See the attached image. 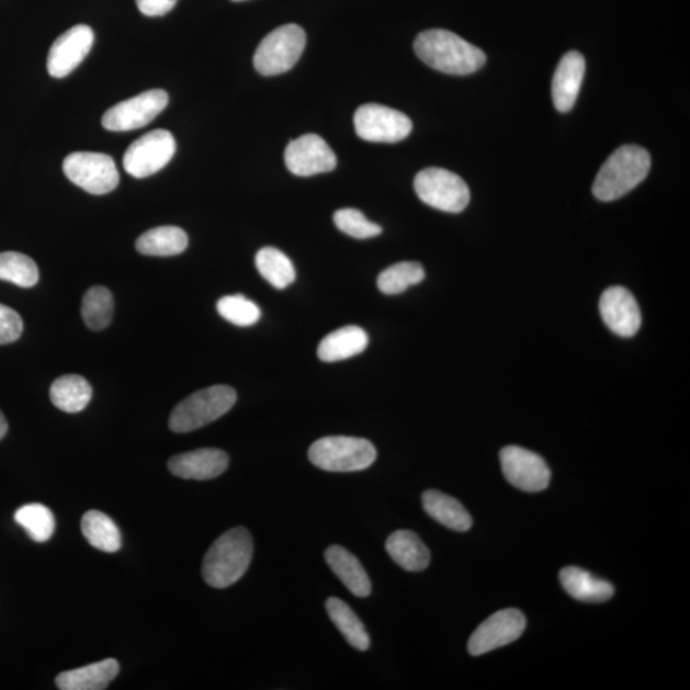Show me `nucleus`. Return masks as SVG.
I'll return each instance as SVG.
<instances>
[{"label": "nucleus", "mask_w": 690, "mask_h": 690, "mask_svg": "<svg viewBox=\"0 0 690 690\" xmlns=\"http://www.w3.org/2000/svg\"><path fill=\"white\" fill-rule=\"evenodd\" d=\"M417 57L437 71L465 76L475 73L486 64V54L448 30H428L415 42Z\"/></svg>", "instance_id": "nucleus-1"}, {"label": "nucleus", "mask_w": 690, "mask_h": 690, "mask_svg": "<svg viewBox=\"0 0 690 690\" xmlns=\"http://www.w3.org/2000/svg\"><path fill=\"white\" fill-rule=\"evenodd\" d=\"M253 556L251 533L236 527L214 542L204 557L203 577L213 588H227L237 584L250 568Z\"/></svg>", "instance_id": "nucleus-2"}, {"label": "nucleus", "mask_w": 690, "mask_h": 690, "mask_svg": "<svg viewBox=\"0 0 690 690\" xmlns=\"http://www.w3.org/2000/svg\"><path fill=\"white\" fill-rule=\"evenodd\" d=\"M651 155L641 146L626 145L610 155L597 174L592 192L601 201H614L626 195L646 180Z\"/></svg>", "instance_id": "nucleus-3"}, {"label": "nucleus", "mask_w": 690, "mask_h": 690, "mask_svg": "<svg viewBox=\"0 0 690 690\" xmlns=\"http://www.w3.org/2000/svg\"><path fill=\"white\" fill-rule=\"evenodd\" d=\"M237 393L228 385H214L193 393L169 417L170 430L185 433L219 420L236 405Z\"/></svg>", "instance_id": "nucleus-4"}, {"label": "nucleus", "mask_w": 690, "mask_h": 690, "mask_svg": "<svg viewBox=\"0 0 690 690\" xmlns=\"http://www.w3.org/2000/svg\"><path fill=\"white\" fill-rule=\"evenodd\" d=\"M377 456L371 441L353 437H327L309 448L308 460L327 472H360L371 467Z\"/></svg>", "instance_id": "nucleus-5"}, {"label": "nucleus", "mask_w": 690, "mask_h": 690, "mask_svg": "<svg viewBox=\"0 0 690 690\" xmlns=\"http://www.w3.org/2000/svg\"><path fill=\"white\" fill-rule=\"evenodd\" d=\"M306 46L305 30L294 23L271 31L256 49L253 65L262 76L289 72L297 65Z\"/></svg>", "instance_id": "nucleus-6"}, {"label": "nucleus", "mask_w": 690, "mask_h": 690, "mask_svg": "<svg viewBox=\"0 0 690 690\" xmlns=\"http://www.w3.org/2000/svg\"><path fill=\"white\" fill-rule=\"evenodd\" d=\"M415 191L422 203L444 213H462L471 200L467 183L443 168L421 170L415 178Z\"/></svg>", "instance_id": "nucleus-7"}, {"label": "nucleus", "mask_w": 690, "mask_h": 690, "mask_svg": "<svg viewBox=\"0 0 690 690\" xmlns=\"http://www.w3.org/2000/svg\"><path fill=\"white\" fill-rule=\"evenodd\" d=\"M64 172L69 181L91 195H106L120 184V172L110 155L100 152H73L64 161Z\"/></svg>", "instance_id": "nucleus-8"}, {"label": "nucleus", "mask_w": 690, "mask_h": 690, "mask_svg": "<svg viewBox=\"0 0 690 690\" xmlns=\"http://www.w3.org/2000/svg\"><path fill=\"white\" fill-rule=\"evenodd\" d=\"M176 139L167 129H155L132 144L123 158L126 172L138 180L158 173L174 157Z\"/></svg>", "instance_id": "nucleus-9"}, {"label": "nucleus", "mask_w": 690, "mask_h": 690, "mask_svg": "<svg viewBox=\"0 0 690 690\" xmlns=\"http://www.w3.org/2000/svg\"><path fill=\"white\" fill-rule=\"evenodd\" d=\"M354 128L364 142L395 144L412 132V121L405 113L380 104H364L354 114Z\"/></svg>", "instance_id": "nucleus-10"}, {"label": "nucleus", "mask_w": 690, "mask_h": 690, "mask_svg": "<svg viewBox=\"0 0 690 690\" xmlns=\"http://www.w3.org/2000/svg\"><path fill=\"white\" fill-rule=\"evenodd\" d=\"M168 92L154 89L135 98L124 100L106 111L102 124L108 131L126 132L143 128L166 110Z\"/></svg>", "instance_id": "nucleus-11"}, {"label": "nucleus", "mask_w": 690, "mask_h": 690, "mask_svg": "<svg viewBox=\"0 0 690 690\" xmlns=\"http://www.w3.org/2000/svg\"><path fill=\"white\" fill-rule=\"evenodd\" d=\"M504 476L510 485L527 493L544 491L552 479V472L542 456L516 445L500 452Z\"/></svg>", "instance_id": "nucleus-12"}, {"label": "nucleus", "mask_w": 690, "mask_h": 690, "mask_svg": "<svg viewBox=\"0 0 690 690\" xmlns=\"http://www.w3.org/2000/svg\"><path fill=\"white\" fill-rule=\"evenodd\" d=\"M527 620L522 611L506 609L495 612L486 619L468 641L472 656H480L496 648L510 645L517 641L525 630Z\"/></svg>", "instance_id": "nucleus-13"}, {"label": "nucleus", "mask_w": 690, "mask_h": 690, "mask_svg": "<svg viewBox=\"0 0 690 690\" xmlns=\"http://www.w3.org/2000/svg\"><path fill=\"white\" fill-rule=\"evenodd\" d=\"M284 161L290 172L297 177H312L331 172L337 168V155L320 136H301L286 146Z\"/></svg>", "instance_id": "nucleus-14"}, {"label": "nucleus", "mask_w": 690, "mask_h": 690, "mask_svg": "<svg viewBox=\"0 0 690 690\" xmlns=\"http://www.w3.org/2000/svg\"><path fill=\"white\" fill-rule=\"evenodd\" d=\"M94 31L88 25H76L61 34L49 50L48 72L54 79L71 75L88 57L94 45Z\"/></svg>", "instance_id": "nucleus-15"}, {"label": "nucleus", "mask_w": 690, "mask_h": 690, "mask_svg": "<svg viewBox=\"0 0 690 690\" xmlns=\"http://www.w3.org/2000/svg\"><path fill=\"white\" fill-rule=\"evenodd\" d=\"M600 313L607 327L619 337H634L641 328L642 315L637 301L623 286H611L602 293Z\"/></svg>", "instance_id": "nucleus-16"}, {"label": "nucleus", "mask_w": 690, "mask_h": 690, "mask_svg": "<svg viewBox=\"0 0 690 690\" xmlns=\"http://www.w3.org/2000/svg\"><path fill=\"white\" fill-rule=\"evenodd\" d=\"M229 456L220 449L204 448L172 456L168 468L183 479L206 480L219 477L227 471Z\"/></svg>", "instance_id": "nucleus-17"}, {"label": "nucleus", "mask_w": 690, "mask_h": 690, "mask_svg": "<svg viewBox=\"0 0 690 690\" xmlns=\"http://www.w3.org/2000/svg\"><path fill=\"white\" fill-rule=\"evenodd\" d=\"M586 72V60L578 52H569L561 59L553 79V102L557 111L573 110Z\"/></svg>", "instance_id": "nucleus-18"}, {"label": "nucleus", "mask_w": 690, "mask_h": 690, "mask_svg": "<svg viewBox=\"0 0 690 690\" xmlns=\"http://www.w3.org/2000/svg\"><path fill=\"white\" fill-rule=\"evenodd\" d=\"M120 664L114 658L60 672L56 679L60 690H103L118 677Z\"/></svg>", "instance_id": "nucleus-19"}, {"label": "nucleus", "mask_w": 690, "mask_h": 690, "mask_svg": "<svg viewBox=\"0 0 690 690\" xmlns=\"http://www.w3.org/2000/svg\"><path fill=\"white\" fill-rule=\"evenodd\" d=\"M330 569L342 580L348 591L357 597H369L372 591L371 580L359 559L347 548L332 545L325 552Z\"/></svg>", "instance_id": "nucleus-20"}, {"label": "nucleus", "mask_w": 690, "mask_h": 690, "mask_svg": "<svg viewBox=\"0 0 690 690\" xmlns=\"http://www.w3.org/2000/svg\"><path fill=\"white\" fill-rule=\"evenodd\" d=\"M385 548L392 559L408 572H422L430 565V550L412 531L393 532L386 540Z\"/></svg>", "instance_id": "nucleus-21"}, {"label": "nucleus", "mask_w": 690, "mask_h": 690, "mask_svg": "<svg viewBox=\"0 0 690 690\" xmlns=\"http://www.w3.org/2000/svg\"><path fill=\"white\" fill-rule=\"evenodd\" d=\"M367 346V332L355 325H349L325 337L317 348V355L324 362H339L362 353Z\"/></svg>", "instance_id": "nucleus-22"}, {"label": "nucleus", "mask_w": 690, "mask_h": 690, "mask_svg": "<svg viewBox=\"0 0 690 690\" xmlns=\"http://www.w3.org/2000/svg\"><path fill=\"white\" fill-rule=\"evenodd\" d=\"M561 584L573 599L584 602H604L615 592L608 580L578 567L564 568L561 572Z\"/></svg>", "instance_id": "nucleus-23"}, {"label": "nucleus", "mask_w": 690, "mask_h": 690, "mask_svg": "<svg viewBox=\"0 0 690 690\" xmlns=\"http://www.w3.org/2000/svg\"><path fill=\"white\" fill-rule=\"evenodd\" d=\"M422 506L432 519L443 524L449 530L456 532H467L473 524L468 510L462 502L446 494L428 490L422 495Z\"/></svg>", "instance_id": "nucleus-24"}, {"label": "nucleus", "mask_w": 690, "mask_h": 690, "mask_svg": "<svg viewBox=\"0 0 690 690\" xmlns=\"http://www.w3.org/2000/svg\"><path fill=\"white\" fill-rule=\"evenodd\" d=\"M92 387L80 375H65L50 386V400L58 409L67 414H79L89 406Z\"/></svg>", "instance_id": "nucleus-25"}, {"label": "nucleus", "mask_w": 690, "mask_h": 690, "mask_svg": "<svg viewBox=\"0 0 690 690\" xmlns=\"http://www.w3.org/2000/svg\"><path fill=\"white\" fill-rule=\"evenodd\" d=\"M81 530L92 547L110 554L120 552L122 547L120 529L103 511H88L82 517Z\"/></svg>", "instance_id": "nucleus-26"}, {"label": "nucleus", "mask_w": 690, "mask_h": 690, "mask_svg": "<svg viewBox=\"0 0 690 690\" xmlns=\"http://www.w3.org/2000/svg\"><path fill=\"white\" fill-rule=\"evenodd\" d=\"M325 607H327L331 622L342 633L349 645L361 653L370 648L371 641L366 627L348 603L338 597H329Z\"/></svg>", "instance_id": "nucleus-27"}, {"label": "nucleus", "mask_w": 690, "mask_h": 690, "mask_svg": "<svg viewBox=\"0 0 690 690\" xmlns=\"http://www.w3.org/2000/svg\"><path fill=\"white\" fill-rule=\"evenodd\" d=\"M189 246V237L178 227H158L144 233L137 239L136 248L145 256H176L182 253Z\"/></svg>", "instance_id": "nucleus-28"}, {"label": "nucleus", "mask_w": 690, "mask_h": 690, "mask_svg": "<svg viewBox=\"0 0 690 690\" xmlns=\"http://www.w3.org/2000/svg\"><path fill=\"white\" fill-rule=\"evenodd\" d=\"M254 262L260 275L276 290H284L296 281V269L289 256L278 248H261Z\"/></svg>", "instance_id": "nucleus-29"}, {"label": "nucleus", "mask_w": 690, "mask_h": 690, "mask_svg": "<svg viewBox=\"0 0 690 690\" xmlns=\"http://www.w3.org/2000/svg\"><path fill=\"white\" fill-rule=\"evenodd\" d=\"M81 314L88 328L94 331L110 327L114 315V299L110 290L105 286H92L84 294Z\"/></svg>", "instance_id": "nucleus-30"}, {"label": "nucleus", "mask_w": 690, "mask_h": 690, "mask_svg": "<svg viewBox=\"0 0 690 690\" xmlns=\"http://www.w3.org/2000/svg\"><path fill=\"white\" fill-rule=\"evenodd\" d=\"M14 521L38 544L49 541L56 531V518L43 504H27L14 513Z\"/></svg>", "instance_id": "nucleus-31"}, {"label": "nucleus", "mask_w": 690, "mask_h": 690, "mask_svg": "<svg viewBox=\"0 0 690 690\" xmlns=\"http://www.w3.org/2000/svg\"><path fill=\"white\" fill-rule=\"evenodd\" d=\"M426 276L420 262H399L383 271L377 278L380 292L384 294H400L409 286L420 284Z\"/></svg>", "instance_id": "nucleus-32"}, {"label": "nucleus", "mask_w": 690, "mask_h": 690, "mask_svg": "<svg viewBox=\"0 0 690 690\" xmlns=\"http://www.w3.org/2000/svg\"><path fill=\"white\" fill-rule=\"evenodd\" d=\"M0 281L10 282L31 289L38 282V269L35 261L20 252L0 253Z\"/></svg>", "instance_id": "nucleus-33"}, {"label": "nucleus", "mask_w": 690, "mask_h": 690, "mask_svg": "<svg viewBox=\"0 0 690 690\" xmlns=\"http://www.w3.org/2000/svg\"><path fill=\"white\" fill-rule=\"evenodd\" d=\"M219 315L223 319L237 325V327H251L260 320L261 309L252 301L247 299L242 294L227 296L219 299Z\"/></svg>", "instance_id": "nucleus-34"}, {"label": "nucleus", "mask_w": 690, "mask_h": 690, "mask_svg": "<svg viewBox=\"0 0 690 690\" xmlns=\"http://www.w3.org/2000/svg\"><path fill=\"white\" fill-rule=\"evenodd\" d=\"M335 223L340 231L355 239L374 238L383 233V228L370 222L360 211L355 208H340L335 214Z\"/></svg>", "instance_id": "nucleus-35"}, {"label": "nucleus", "mask_w": 690, "mask_h": 690, "mask_svg": "<svg viewBox=\"0 0 690 690\" xmlns=\"http://www.w3.org/2000/svg\"><path fill=\"white\" fill-rule=\"evenodd\" d=\"M23 331L21 316L11 307L0 305V346L19 340Z\"/></svg>", "instance_id": "nucleus-36"}, {"label": "nucleus", "mask_w": 690, "mask_h": 690, "mask_svg": "<svg viewBox=\"0 0 690 690\" xmlns=\"http://www.w3.org/2000/svg\"><path fill=\"white\" fill-rule=\"evenodd\" d=\"M178 0H136L139 12L149 18H158L172 11Z\"/></svg>", "instance_id": "nucleus-37"}, {"label": "nucleus", "mask_w": 690, "mask_h": 690, "mask_svg": "<svg viewBox=\"0 0 690 690\" xmlns=\"http://www.w3.org/2000/svg\"><path fill=\"white\" fill-rule=\"evenodd\" d=\"M8 432V422L5 420L4 415L2 414V410H0V440H3V438L7 436Z\"/></svg>", "instance_id": "nucleus-38"}, {"label": "nucleus", "mask_w": 690, "mask_h": 690, "mask_svg": "<svg viewBox=\"0 0 690 690\" xmlns=\"http://www.w3.org/2000/svg\"><path fill=\"white\" fill-rule=\"evenodd\" d=\"M233 2H242V0H233Z\"/></svg>", "instance_id": "nucleus-39"}]
</instances>
